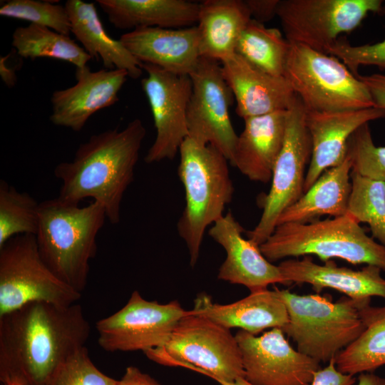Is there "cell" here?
I'll list each match as a JSON object with an SVG mask.
<instances>
[{
    "instance_id": "6da1fadb",
    "label": "cell",
    "mask_w": 385,
    "mask_h": 385,
    "mask_svg": "<svg viewBox=\"0 0 385 385\" xmlns=\"http://www.w3.org/2000/svg\"><path fill=\"white\" fill-rule=\"evenodd\" d=\"M91 326L82 307L43 302L0 317V381L48 385L60 366L85 346Z\"/></svg>"
},
{
    "instance_id": "7a4b0ae2",
    "label": "cell",
    "mask_w": 385,
    "mask_h": 385,
    "mask_svg": "<svg viewBox=\"0 0 385 385\" xmlns=\"http://www.w3.org/2000/svg\"><path fill=\"white\" fill-rule=\"evenodd\" d=\"M145 135L139 118L123 130L115 128L91 135L78 146L71 161L56 166L54 175L62 182L58 197L77 205L91 197L103 207L108 220L118 224Z\"/></svg>"
},
{
    "instance_id": "3957f363",
    "label": "cell",
    "mask_w": 385,
    "mask_h": 385,
    "mask_svg": "<svg viewBox=\"0 0 385 385\" xmlns=\"http://www.w3.org/2000/svg\"><path fill=\"white\" fill-rule=\"evenodd\" d=\"M106 219L103 207L95 201L79 207L56 197L39 204L35 235L39 254L56 277L81 294Z\"/></svg>"
},
{
    "instance_id": "277c9868",
    "label": "cell",
    "mask_w": 385,
    "mask_h": 385,
    "mask_svg": "<svg viewBox=\"0 0 385 385\" xmlns=\"http://www.w3.org/2000/svg\"><path fill=\"white\" fill-rule=\"evenodd\" d=\"M178 176L185 205L177 224L188 249L190 265L197 264L206 229L222 217L232 200L234 186L227 159L211 145L188 137L180 145Z\"/></svg>"
},
{
    "instance_id": "5b68a950",
    "label": "cell",
    "mask_w": 385,
    "mask_h": 385,
    "mask_svg": "<svg viewBox=\"0 0 385 385\" xmlns=\"http://www.w3.org/2000/svg\"><path fill=\"white\" fill-rule=\"evenodd\" d=\"M260 249L270 262L312 255L324 262L339 258L385 271V247L348 214L307 223L278 225Z\"/></svg>"
},
{
    "instance_id": "8992f818",
    "label": "cell",
    "mask_w": 385,
    "mask_h": 385,
    "mask_svg": "<svg viewBox=\"0 0 385 385\" xmlns=\"http://www.w3.org/2000/svg\"><path fill=\"white\" fill-rule=\"evenodd\" d=\"M276 289L289 317L282 330L295 342L299 352L319 362L335 359L365 328L360 309L370 303L350 298L333 302L319 294L299 295Z\"/></svg>"
},
{
    "instance_id": "52a82bcc",
    "label": "cell",
    "mask_w": 385,
    "mask_h": 385,
    "mask_svg": "<svg viewBox=\"0 0 385 385\" xmlns=\"http://www.w3.org/2000/svg\"><path fill=\"white\" fill-rule=\"evenodd\" d=\"M150 360L168 366H182L208 376L218 383L245 377L235 336L227 329L190 311L167 342L143 352Z\"/></svg>"
},
{
    "instance_id": "ba28073f",
    "label": "cell",
    "mask_w": 385,
    "mask_h": 385,
    "mask_svg": "<svg viewBox=\"0 0 385 385\" xmlns=\"http://www.w3.org/2000/svg\"><path fill=\"white\" fill-rule=\"evenodd\" d=\"M284 76L307 111L375 107L366 86L343 62L308 46L289 43Z\"/></svg>"
},
{
    "instance_id": "9c48e42d",
    "label": "cell",
    "mask_w": 385,
    "mask_h": 385,
    "mask_svg": "<svg viewBox=\"0 0 385 385\" xmlns=\"http://www.w3.org/2000/svg\"><path fill=\"white\" fill-rule=\"evenodd\" d=\"M81 296L45 264L34 235H16L0 247V317L31 302L70 305Z\"/></svg>"
},
{
    "instance_id": "30bf717a",
    "label": "cell",
    "mask_w": 385,
    "mask_h": 385,
    "mask_svg": "<svg viewBox=\"0 0 385 385\" xmlns=\"http://www.w3.org/2000/svg\"><path fill=\"white\" fill-rule=\"evenodd\" d=\"M312 153L305 109L296 95L287 110L284 143L273 168L271 188L264 199L261 217L255 228L246 232L248 239L257 245L272 234L282 212L304 194L305 170Z\"/></svg>"
},
{
    "instance_id": "8fae6325",
    "label": "cell",
    "mask_w": 385,
    "mask_h": 385,
    "mask_svg": "<svg viewBox=\"0 0 385 385\" xmlns=\"http://www.w3.org/2000/svg\"><path fill=\"white\" fill-rule=\"evenodd\" d=\"M382 7L381 0H279L277 16L289 43L328 54L341 34Z\"/></svg>"
},
{
    "instance_id": "7c38bea8",
    "label": "cell",
    "mask_w": 385,
    "mask_h": 385,
    "mask_svg": "<svg viewBox=\"0 0 385 385\" xmlns=\"http://www.w3.org/2000/svg\"><path fill=\"white\" fill-rule=\"evenodd\" d=\"M189 76L192 92L187 109L188 137L215 147L230 163L238 135L229 115L234 96L224 78L221 63L200 57Z\"/></svg>"
},
{
    "instance_id": "4fadbf2b",
    "label": "cell",
    "mask_w": 385,
    "mask_h": 385,
    "mask_svg": "<svg viewBox=\"0 0 385 385\" xmlns=\"http://www.w3.org/2000/svg\"><path fill=\"white\" fill-rule=\"evenodd\" d=\"M188 313L176 300L160 304L133 291L120 310L97 322L98 343L107 351L144 352L164 344Z\"/></svg>"
},
{
    "instance_id": "5bb4252c",
    "label": "cell",
    "mask_w": 385,
    "mask_h": 385,
    "mask_svg": "<svg viewBox=\"0 0 385 385\" xmlns=\"http://www.w3.org/2000/svg\"><path fill=\"white\" fill-rule=\"evenodd\" d=\"M147 76L141 80L153 118L155 140L144 160L148 164L173 160L188 137L187 109L192 92L189 76L142 63Z\"/></svg>"
},
{
    "instance_id": "9a60e30c",
    "label": "cell",
    "mask_w": 385,
    "mask_h": 385,
    "mask_svg": "<svg viewBox=\"0 0 385 385\" xmlns=\"http://www.w3.org/2000/svg\"><path fill=\"white\" fill-rule=\"evenodd\" d=\"M235 336L245 378L255 385H309L321 369L320 362L295 350L280 328L259 337L240 329Z\"/></svg>"
},
{
    "instance_id": "2e32d148",
    "label": "cell",
    "mask_w": 385,
    "mask_h": 385,
    "mask_svg": "<svg viewBox=\"0 0 385 385\" xmlns=\"http://www.w3.org/2000/svg\"><path fill=\"white\" fill-rule=\"evenodd\" d=\"M243 227L229 211L210 228L209 235L226 252L217 278L231 284L245 286L252 292L267 289L270 284H290L279 266L262 253L260 246L242 235Z\"/></svg>"
},
{
    "instance_id": "e0dca14e",
    "label": "cell",
    "mask_w": 385,
    "mask_h": 385,
    "mask_svg": "<svg viewBox=\"0 0 385 385\" xmlns=\"http://www.w3.org/2000/svg\"><path fill=\"white\" fill-rule=\"evenodd\" d=\"M128 77L127 71L120 69H76V83L52 93L50 120L57 126L81 130L95 113L118 101Z\"/></svg>"
},
{
    "instance_id": "ac0fdd59",
    "label": "cell",
    "mask_w": 385,
    "mask_h": 385,
    "mask_svg": "<svg viewBox=\"0 0 385 385\" xmlns=\"http://www.w3.org/2000/svg\"><path fill=\"white\" fill-rule=\"evenodd\" d=\"M383 118L385 110L375 107L335 112L305 111V123L312 139V153L306 173L304 192L325 170L343 162L347 142L359 127Z\"/></svg>"
},
{
    "instance_id": "d6986e66",
    "label": "cell",
    "mask_w": 385,
    "mask_h": 385,
    "mask_svg": "<svg viewBox=\"0 0 385 385\" xmlns=\"http://www.w3.org/2000/svg\"><path fill=\"white\" fill-rule=\"evenodd\" d=\"M220 63L236 101L235 112L243 119L287 111L296 98L284 76L269 74L236 53Z\"/></svg>"
},
{
    "instance_id": "ffe728a7",
    "label": "cell",
    "mask_w": 385,
    "mask_h": 385,
    "mask_svg": "<svg viewBox=\"0 0 385 385\" xmlns=\"http://www.w3.org/2000/svg\"><path fill=\"white\" fill-rule=\"evenodd\" d=\"M278 266L289 284H309L317 293L330 288L360 303H370L375 296L385 299V279L381 275L382 270L374 265L354 270L338 267L332 260L318 265L304 256L301 260H284Z\"/></svg>"
},
{
    "instance_id": "44dd1931",
    "label": "cell",
    "mask_w": 385,
    "mask_h": 385,
    "mask_svg": "<svg viewBox=\"0 0 385 385\" xmlns=\"http://www.w3.org/2000/svg\"><path fill=\"white\" fill-rule=\"evenodd\" d=\"M120 41L142 63L189 76L200 58L196 25L183 29L139 28L120 36Z\"/></svg>"
},
{
    "instance_id": "7402d4cb",
    "label": "cell",
    "mask_w": 385,
    "mask_h": 385,
    "mask_svg": "<svg viewBox=\"0 0 385 385\" xmlns=\"http://www.w3.org/2000/svg\"><path fill=\"white\" fill-rule=\"evenodd\" d=\"M192 314L202 317L227 329L240 328L256 335L266 329H282L289 321L287 307L274 290L252 292L235 302L220 304L201 293L194 300Z\"/></svg>"
},
{
    "instance_id": "603a6c76",
    "label": "cell",
    "mask_w": 385,
    "mask_h": 385,
    "mask_svg": "<svg viewBox=\"0 0 385 385\" xmlns=\"http://www.w3.org/2000/svg\"><path fill=\"white\" fill-rule=\"evenodd\" d=\"M287 111L245 118L230 163L252 181L267 183L282 150Z\"/></svg>"
},
{
    "instance_id": "cb8c5ba5",
    "label": "cell",
    "mask_w": 385,
    "mask_h": 385,
    "mask_svg": "<svg viewBox=\"0 0 385 385\" xmlns=\"http://www.w3.org/2000/svg\"><path fill=\"white\" fill-rule=\"evenodd\" d=\"M65 7L71 24V33L92 58L101 59L106 69H120L136 79L143 73L142 63L119 40L105 30L93 3L68 0Z\"/></svg>"
},
{
    "instance_id": "d4e9b609",
    "label": "cell",
    "mask_w": 385,
    "mask_h": 385,
    "mask_svg": "<svg viewBox=\"0 0 385 385\" xmlns=\"http://www.w3.org/2000/svg\"><path fill=\"white\" fill-rule=\"evenodd\" d=\"M108 21L120 29H183L197 23L200 3L185 0H97Z\"/></svg>"
},
{
    "instance_id": "484cf974",
    "label": "cell",
    "mask_w": 385,
    "mask_h": 385,
    "mask_svg": "<svg viewBox=\"0 0 385 385\" xmlns=\"http://www.w3.org/2000/svg\"><path fill=\"white\" fill-rule=\"evenodd\" d=\"M252 19L242 0H206L200 3L196 24L200 57L220 62L235 53L238 39Z\"/></svg>"
},
{
    "instance_id": "4316f807",
    "label": "cell",
    "mask_w": 385,
    "mask_h": 385,
    "mask_svg": "<svg viewBox=\"0 0 385 385\" xmlns=\"http://www.w3.org/2000/svg\"><path fill=\"white\" fill-rule=\"evenodd\" d=\"M351 165L349 158L325 170L317 181L280 215L277 225L307 223L323 215L332 217L347 214L351 192Z\"/></svg>"
},
{
    "instance_id": "83f0119b",
    "label": "cell",
    "mask_w": 385,
    "mask_h": 385,
    "mask_svg": "<svg viewBox=\"0 0 385 385\" xmlns=\"http://www.w3.org/2000/svg\"><path fill=\"white\" fill-rule=\"evenodd\" d=\"M365 328L359 337L335 357L337 369L355 376L385 365V306L360 309Z\"/></svg>"
},
{
    "instance_id": "f1b7e54d",
    "label": "cell",
    "mask_w": 385,
    "mask_h": 385,
    "mask_svg": "<svg viewBox=\"0 0 385 385\" xmlns=\"http://www.w3.org/2000/svg\"><path fill=\"white\" fill-rule=\"evenodd\" d=\"M11 44L23 58H55L72 63L76 69L88 66L92 59L70 36L33 24L17 27L13 32Z\"/></svg>"
},
{
    "instance_id": "f546056e",
    "label": "cell",
    "mask_w": 385,
    "mask_h": 385,
    "mask_svg": "<svg viewBox=\"0 0 385 385\" xmlns=\"http://www.w3.org/2000/svg\"><path fill=\"white\" fill-rule=\"evenodd\" d=\"M289 48L278 29L252 19L238 39L235 53L269 74L284 76Z\"/></svg>"
},
{
    "instance_id": "4dcf8cb0",
    "label": "cell",
    "mask_w": 385,
    "mask_h": 385,
    "mask_svg": "<svg viewBox=\"0 0 385 385\" xmlns=\"http://www.w3.org/2000/svg\"><path fill=\"white\" fill-rule=\"evenodd\" d=\"M351 184L347 214L366 223L372 237L385 247V183L351 172Z\"/></svg>"
},
{
    "instance_id": "1f68e13d",
    "label": "cell",
    "mask_w": 385,
    "mask_h": 385,
    "mask_svg": "<svg viewBox=\"0 0 385 385\" xmlns=\"http://www.w3.org/2000/svg\"><path fill=\"white\" fill-rule=\"evenodd\" d=\"M39 204L29 193L0 181V247L19 235H36Z\"/></svg>"
},
{
    "instance_id": "d6a6232c",
    "label": "cell",
    "mask_w": 385,
    "mask_h": 385,
    "mask_svg": "<svg viewBox=\"0 0 385 385\" xmlns=\"http://www.w3.org/2000/svg\"><path fill=\"white\" fill-rule=\"evenodd\" d=\"M0 16L29 21L69 36L71 24L65 6L36 0H9L0 7Z\"/></svg>"
},
{
    "instance_id": "836d02e7",
    "label": "cell",
    "mask_w": 385,
    "mask_h": 385,
    "mask_svg": "<svg viewBox=\"0 0 385 385\" xmlns=\"http://www.w3.org/2000/svg\"><path fill=\"white\" fill-rule=\"evenodd\" d=\"M346 156L351 172L385 183V146L374 144L369 123L359 127L349 138Z\"/></svg>"
},
{
    "instance_id": "e575fe53",
    "label": "cell",
    "mask_w": 385,
    "mask_h": 385,
    "mask_svg": "<svg viewBox=\"0 0 385 385\" xmlns=\"http://www.w3.org/2000/svg\"><path fill=\"white\" fill-rule=\"evenodd\" d=\"M118 381L96 366L83 346L60 366L48 385H118Z\"/></svg>"
},
{
    "instance_id": "d590c367",
    "label": "cell",
    "mask_w": 385,
    "mask_h": 385,
    "mask_svg": "<svg viewBox=\"0 0 385 385\" xmlns=\"http://www.w3.org/2000/svg\"><path fill=\"white\" fill-rule=\"evenodd\" d=\"M380 13L385 14V6ZM328 54L342 60L356 76L361 66H375L385 69V38L374 44L361 46H351L346 41L338 39L329 47Z\"/></svg>"
},
{
    "instance_id": "8d00e7d4",
    "label": "cell",
    "mask_w": 385,
    "mask_h": 385,
    "mask_svg": "<svg viewBox=\"0 0 385 385\" xmlns=\"http://www.w3.org/2000/svg\"><path fill=\"white\" fill-rule=\"evenodd\" d=\"M354 376L339 371L335 364V359L329 361L324 369H319L309 385H356Z\"/></svg>"
},
{
    "instance_id": "74e56055",
    "label": "cell",
    "mask_w": 385,
    "mask_h": 385,
    "mask_svg": "<svg viewBox=\"0 0 385 385\" xmlns=\"http://www.w3.org/2000/svg\"><path fill=\"white\" fill-rule=\"evenodd\" d=\"M357 77L366 86L375 108L385 110V74H359Z\"/></svg>"
},
{
    "instance_id": "f35d334b",
    "label": "cell",
    "mask_w": 385,
    "mask_h": 385,
    "mask_svg": "<svg viewBox=\"0 0 385 385\" xmlns=\"http://www.w3.org/2000/svg\"><path fill=\"white\" fill-rule=\"evenodd\" d=\"M252 19L263 24L277 15L279 0H246L245 1Z\"/></svg>"
},
{
    "instance_id": "ab89813d",
    "label": "cell",
    "mask_w": 385,
    "mask_h": 385,
    "mask_svg": "<svg viewBox=\"0 0 385 385\" xmlns=\"http://www.w3.org/2000/svg\"><path fill=\"white\" fill-rule=\"evenodd\" d=\"M118 385H160L148 374L135 366H128Z\"/></svg>"
},
{
    "instance_id": "60d3db41",
    "label": "cell",
    "mask_w": 385,
    "mask_h": 385,
    "mask_svg": "<svg viewBox=\"0 0 385 385\" xmlns=\"http://www.w3.org/2000/svg\"><path fill=\"white\" fill-rule=\"evenodd\" d=\"M9 56H6V57H1L0 59V73L2 80L8 86H13L16 83V74L15 72L6 66V61Z\"/></svg>"
},
{
    "instance_id": "b9f144b4",
    "label": "cell",
    "mask_w": 385,
    "mask_h": 385,
    "mask_svg": "<svg viewBox=\"0 0 385 385\" xmlns=\"http://www.w3.org/2000/svg\"><path fill=\"white\" fill-rule=\"evenodd\" d=\"M356 385H385V378L371 372L359 374Z\"/></svg>"
},
{
    "instance_id": "7bdbcfd3",
    "label": "cell",
    "mask_w": 385,
    "mask_h": 385,
    "mask_svg": "<svg viewBox=\"0 0 385 385\" xmlns=\"http://www.w3.org/2000/svg\"><path fill=\"white\" fill-rule=\"evenodd\" d=\"M219 384L220 385H255L247 380L245 377L237 378L236 380L232 382L221 381Z\"/></svg>"
},
{
    "instance_id": "ee69618b",
    "label": "cell",
    "mask_w": 385,
    "mask_h": 385,
    "mask_svg": "<svg viewBox=\"0 0 385 385\" xmlns=\"http://www.w3.org/2000/svg\"><path fill=\"white\" fill-rule=\"evenodd\" d=\"M6 385H19V384H15V383H10V384H7Z\"/></svg>"
}]
</instances>
